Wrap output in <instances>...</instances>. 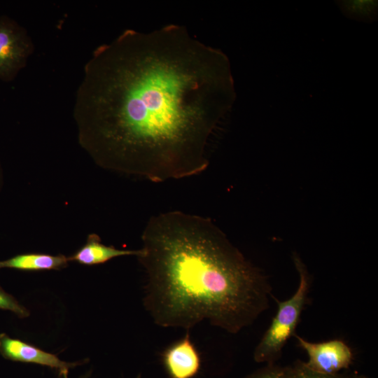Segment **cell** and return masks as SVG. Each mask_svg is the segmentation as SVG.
<instances>
[{"instance_id": "cell-5", "label": "cell", "mask_w": 378, "mask_h": 378, "mask_svg": "<svg viewBox=\"0 0 378 378\" xmlns=\"http://www.w3.org/2000/svg\"><path fill=\"white\" fill-rule=\"evenodd\" d=\"M294 337L308 356L305 365L314 372L328 375L336 374L352 364V351L342 340H332L313 343L296 334Z\"/></svg>"}, {"instance_id": "cell-14", "label": "cell", "mask_w": 378, "mask_h": 378, "mask_svg": "<svg viewBox=\"0 0 378 378\" xmlns=\"http://www.w3.org/2000/svg\"><path fill=\"white\" fill-rule=\"evenodd\" d=\"M88 377L87 376H84L82 378H87ZM64 378H68L67 376L64 377Z\"/></svg>"}, {"instance_id": "cell-8", "label": "cell", "mask_w": 378, "mask_h": 378, "mask_svg": "<svg viewBox=\"0 0 378 378\" xmlns=\"http://www.w3.org/2000/svg\"><path fill=\"white\" fill-rule=\"evenodd\" d=\"M141 248L137 250L118 249L112 246L102 244L99 235L94 233L88 236L85 244L74 254L69 257V261H75L85 265L103 264L108 260L120 256H139Z\"/></svg>"}, {"instance_id": "cell-10", "label": "cell", "mask_w": 378, "mask_h": 378, "mask_svg": "<svg viewBox=\"0 0 378 378\" xmlns=\"http://www.w3.org/2000/svg\"><path fill=\"white\" fill-rule=\"evenodd\" d=\"M290 366H280L274 363H268L245 378H290Z\"/></svg>"}, {"instance_id": "cell-12", "label": "cell", "mask_w": 378, "mask_h": 378, "mask_svg": "<svg viewBox=\"0 0 378 378\" xmlns=\"http://www.w3.org/2000/svg\"><path fill=\"white\" fill-rule=\"evenodd\" d=\"M290 367V378H349L338 374L328 375L314 372L300 360Z\"/></svg>"}, {"instance_id": "cell-1", "label": "cell", "mask_w": 378, "mask_h": 378, "mask_svg": "<svg viewBox=\"0 0 378 378\" xmlns=\"http://www.w3.org/2000/svg\"><path fill=\"white\" fill-rule=\"evenodd\" d=\"M235 97L227 57L185 27L126 29L85 65L73 110L78 141L117 174L155 183L198 175Z\"/></svg>"}, {"instance_id": "cell-2", "label": "cell", "mask_w": 378, "mask_h": 378, "mask_svg": "<svg viewBox=\"0 0 378 378\" xmlns=\"http://www.w3.org/2000/svg\"><path fill=\"white\" fill-rule=\"evenodd\" d=\"M141 241L143 304L157 326L190 331L207 321L237 334L270 307L268 277L210 218L181 211L158 214Z\"/></svg>"}, {"instance_id": "cell-13", "label": "cell", "mask_w": 378, "mask_h": 378, "mask_svg": "<svg viewBox=\"0 0 378 378\" xmlns=\"http://www.w3.org/2000/svg\"><path fill=\"white\" fill-rule=\"evenodd\" d=\"M3 185H4V172H3L2 166L0 162V192L2 190Z\"/></svg>"}, {"instance_id": "cell-3", "label": "cell", "mask_w": 378, "mask_h": 378, "mask_svg": "<svg viewBox=\"0 0 378 378\" xmlns=\"http://www.w3.org/2000/svg\"><path fill=\"white\" fill-rule=\"evenodd\" d=\"M293 261L300 276L298 288L286 300L280 301L272 295L277 303V312L253 351V359L257 363H274L279 359L288 340L295 335L296 327L307 300L310 277L298 255H293Z\"/></svg>"}, {"instance_id": "cell-15", "label": "cell", "mask_w": 378, "mask_h": 378, "mask_svg": "<svg viewBox=\"0 0 378 378\" xmlns=\"http://www.w3.org/2000/svg\"><path fill=\"white\" fill-rule=\"evenodd\" d=\"M354 378H367V377H354Z\"/></svg>"}, {"instance_id": "cell-16", "label": "cell", "mask_w": 378, "mask_h": 378, "mask_svg": "<svg viewBox=\"0 0 378 378\" xmlns=\"http://www.w3.org/2000/svg\"><path fill=\"white\" fill-rule=\"evenodd\" d=\"M136 378H141V374H138L137 377H136Z\"/></svg>"}, {"instance_id": "cell-11", "label": "cell", "mask_w": 378, "mask_h": 378, "mask_svg": "<svg viewBox=\"0 0 378 378\" xmlns=\"http://www.w3.org/2000/svg\"><path fill=\"white\" fill-rule=\"evenodd\" d=\"M0 309L12 312L20 318L29 316V311L0 286Z\"/></svg>"}, {"instance_id": "cell-6", "label": "cell", "mask_w": 378, "mask_h": 378, "mask_svg": "<svg viewBox=\"0 0 378 378\" xmlns=\"http://www.w3.org/2000/svg\"><path fill=\"white\" fill-rule=\"evenodd\" d=\"M0 354L10 360L34 363L55 369L63 377L68 375L70 368L80 364V362L69 363L62 360L56 354L12 338L4 332L0 333Z\"/></svg>"}, {"instance_id": "cell-9", "label": "cell", "mask_w": 378, "mask_h": 378, "mask_svg": "<svg viewBox=\"0 0 378 378\" xmlns=\"http://www.w3.org/2000/svg\"><path fill=\"white\" fill-rule=\"evenodd\" d=\"M69 257L64 255L46 253H23L0 260L1 269H14L22 271L60 270L68 266Z\"/></svg>"}, {"instance_id": "cell-7", "label": "cell", "mask_w": 378, "mask_h": 378, "mask_svg": "<svg viewBox=\"0 0 378 378\" xmlns=\"http://www.w3.org/2000/svg\"><path fill=\"white\" fill-rule=\"evenodd\" d=\"M162 361L170 378H193L201 368V357L189 331L162 353Z\"/></svg>"}, {"instance_id": "cell-4", "label": "cell", "mask_w": 378, "mask_h": 378, "mask_svg": "<svg viewBox=\"0 0 378 378\" xmlns=\"http://www.w3.org/2000/svg\"><path fill=\"white\" fill-rule=\"evenodd\" d=\"M34 49L27 30L16 21L0 15V80H13Z\"/></svg>"}]
</instances>
